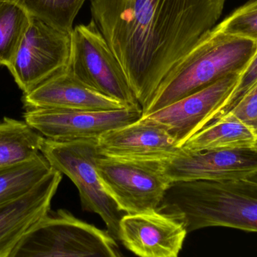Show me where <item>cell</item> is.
Instances as JSON below:
<instances>
[{"mask_svg":"<svg viewBox=\"0 0 257 257\" xmlns=\"http://www.w3.org/2000/svg\"><path fill=\"white\" fill-rule=\"evenodd\" d=\"M226 0H91L94 20L142 110L221 17Z\"/></svg>","mask_w":257,"mask_h":257,"instance_id":"1","label":"cell"},{"mask_svg":"<svg viewBox=\"0 0 257 257\" xmlns=\"http://www.w3.org/2000/svg\"><path fill=\"white\" fill-rule=\"evenodd\" d=\"M157 211L182 223L187 233L213 226L257 232V181H174Z\"/></svg>","mask_w":257,"mask_h":257,"instance_id":"2","label":"cell"},{"mask_svg":"<svg viewBox=\"0 0 257 257\" xmlns=\"http://www.w3.org/2000/svg\"><path fill=\"white\" fill-rule=\"evenodd\" d=\"M256 50V42L226 34L215 26L162 81L142 110L143 116L196 93L226 75L241 74Z\"/></svg>","mask_w":257,"mask_h":257,"instance_id":"3","label":"cell"},{"mask_svg":"<svg viewBox=\"0 0 257 257\" xmlns=\"http://www.w3.org/2000/svg\"><path fill=\"white\" fill-rule=\"evenodd\" d=\"M120 257L115 238L66 210L51 209L21 238L11 257Z\"/></svg>","mask_w":257,"mask_h":257,"instance_id":"4","label":"cell"},{"mask_svg":"<svg viewBox=\"0 0 257 257\" xmlns=\"http://www.w3.org/2000/svg\"><path fill=\"white\" fill-rule=\"evenodd\" d=\"M41 153L51 167L66 175L79 193L82 209L100 216L108 232L119 240L122 211L102 187L96 170L97 138L57 141L45 138Z\"/></svg>","mask_w":257,"mask_h":257,"instance_id":"5","label":"cell"},{"mask_svg":"<svg viewBox=\"0 0 257 257\" xmlns=\"http://www.w3.org/2000/svg\"><path fill=\"white\" fill-rule=\"evenodd\" d=\"M164 160L128 159L100 155L96 161V170L102 187L120 211L136 214L158 209L172 184L165 172Z\"/></svg>","mask_w":257,"mask_h":257,"instance_id":"6","label":"cell"},{"mask_svg":"<svg viewBox=\"0 0 257 257\" xmlns=\"http://www.w3.org/2000/svg\"><path fill=\"white\" fill-rule=\"evenodd\" d=\"M67 69L99 93L127 107L140 106L118 60L94 20L72 30Z\"/></svg>","mask_w":257,"mask_h":257,"instance_id":"7","label":"cell"},{"mask_svg":"<svg viewBox=\"0 0 257 257\" xmlns=\"http://www.w3.org/2000/svg\"><path fill=\"white\" fill-rule=\"evenodd\" d=\"M70 49L71 34L32 17L8 69L23 93L27 94L67 69Z\"/></svg>","mask_w":257,"mask_h":257,"instance_id":"8","label":"cell"},{"mask_svg":"<svg viewBox=\"0 0 257 257\" xmlns=\"http://www.w3.org/2000/svg\"><path fill=\"white\" fill-rule=\"evenodd\" d=\"M141 106L111 110L27 109L23 118L45 138L57 141L98 138L142 117Z\"/></svg>","mask_w":257,"mask_h":257,"instance_id":"9","label":"cell"},{"mask_svg":"<svg viewBox=\"0 0 257 257\" xmlns=\"http://www.w3.org/2000/svg\"><path fill=\"white\" fill-rule=\"evenodd\" d=\"M174 181L244 179L257 177V145L202 151L181 150L163 161Z\"/></svg>","mask_w":257,"mask_h":257,"instance_id":"10","label":"cell"},{"mask_svg":"<svg viewBox=\"0 0 257 257\" xmlns=\"http://www.w3.org/2000/svg\"><path fill=\"white\" fill-rule=\"evenodd\" d=\"M241 74H230L208 87L181 98L146 118L164 127L181 148L211 122L238 82Z\"/></svg>","mask_w":257,"mask_h":257,"instance_id":"11","label":"cell"},{"mask_svg":"<svg viewBox=\"0 0 257 257\" xmlns=\"http://www.w3.org/2000/svg\"><path fill=\"white\" fill-rule=\"evenodd\" d=\"M187 234L182 223L157 210L126 214L119 224V240L142 257L178 256Z\"/></svg>","mask_w":257,"mask_h":257,"instance_id":"12","label":"cell"},{"mask_svg":"<svg viewBox=\"0 0 257 257\" xmlns=\"http://www.w3.org/2000/svg\"><path fill=\"white\" fill-rule=\"evenodd\" d=\"M97 146L101 155L128 159H168L181 150L164 127L145 117L102 134Z\"/></svg>","mask_w":257,"mask_h":257,"instance_id":"13","label":"cell"},{"mask_svg":"<svg viewBox=\"0 0 257 257\" xmlns=\"http://www.w3.org/2000/svg\"><path fill=\"white\" fill-rule=\"evenodd\" d=\"M62 175L52 167L28 193L0 206V257H11L26 232L51 209Z\"/></svg>","mask_w":257,"mask_h":257,"instance_id":"14","label":"cell"},{"mask_svg":"<svg viewBox=\"0 0 257 257\" xmlns=\"http://www.w3.org/2000/svg\"><path fill=\"white\" fill-rule=\"evenodd\" d=\"M22 102L25 110H111L127 107L88 87L68 69L24 94Z\"/></svg>","mask_w":257,"mask_h":257,"instance_id":"15","label":"cell"},{"mask_svg":"<svg viewBox=\"0 0 257 257\" xmlns=\"http://www.w3.org/2000/svg\"><path fill=\"white\" fill-rule=\"evenodd\" d=\"M254 133L241 121L227 114L192 136L181 146L189 151L256 146Z\"/></svg>","mask_w":257,"mask_h":257,"instance_id":"16","label":"cell"},{"mask_svg":"<svg viewBox=\"0 0 257 257\" xmlns=\"http://www.w3.org/2000/svg\"><path fill=\"white\" fill-rule=\"evenodd\" d=\"M45 138L24 119H0V168L36 158Z\"/></svg>","mask_w":257,"mask_h":257,"instance_id":"17","label":"cell"},{"mask_svg":"<svg viewBox=\"0 0 257 257\" xmlns=\"http://www.w3.org/2000/svg\"><path fill=\"white\" fill-rule=\"evenodd\" d=\"M51 170L42 153L30 161L0 168V206L28 193Z\"/></svg>","mask_w":257,"mask_h":257,"instance_id":"18","label":"cell"},{"mask_svg":"<svg viewBox=\"0 0 257 257\" xmlns=\"http://www.w3.org/2000/svg\"><path fill=\"white\" fill-rule=\"evenodd\" d=\"M31 19L15 0H0V65L12 64Z\"/></svg>","mask_w":257,"mask_h":257,"instance_id":"19","label":"cell"},{"mask_svg":"<svg viewBox=\"0 0 257 257\" xmlns=\"http://www.w3.org/2000/svg\"><path fill=\"white\" fill-rule=\"evenodd\" d=\"M33 18L71 34L78 12L86 0H15Z\"/></svg>","mask_w":257,"mask_h":257,"instance_id":"20","label":"cell"},{"mask_svg":"<svg viewBox=\"0 0 257 257\" xmlns=\"http://www.w3.org/2000/svg\"><path fill=\"white\" fill-rule=\"evenodd\" d=\"M223 33L257 42V0H250L217 24Z\"/></svg>","mask_w":257,"mask_h":257,"instance_id":"21","label":"cell"},{"mask_svg":"<svg viewBox=\"0 0 257 257\" xmlns=\"http://www.w3.org/2000/svg\"><path fill=\"white\" fill-rule=\"evenodd\" d=\"M257 83V50L247 67L241 72L238 82L221 107L216 112L211 119V122L226 116L244 97V95ZM208 124V125H209Z\"/></svg>","mask_w":257,"mask_h":257,"instance_id":"22","label":"cell"},{"mask_svg":"<svg viewBox=\"0 0 257 257\" xmlns=\"http://www.w3.org/2000/svg\"><path fill=\"white\" fill-rule=\"evenodd\" d=\"M227 114L232 115L247 125L257 138V83Z\"/></svg>","mask_w":257,"mask_h":257,"instance_id":"23","label":"cell"}]
</instances>
